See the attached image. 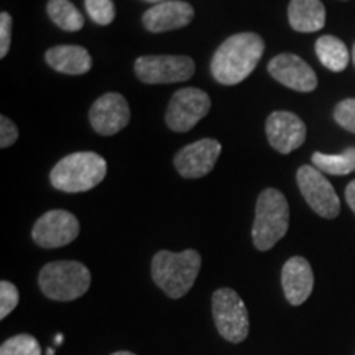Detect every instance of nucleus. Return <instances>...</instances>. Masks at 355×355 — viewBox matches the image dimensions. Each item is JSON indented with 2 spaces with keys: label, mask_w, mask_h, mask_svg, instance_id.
<instances>
[{
  "label": "nucleus",
  "mask_w": 355,
  "mask_h": 355,
  "mask_svg": "<svg viewBox=\"0 0 355 355\" xmlns=\"http://www.w3.org/2000/svg\"><path fill=\"white\" fill-rule=\"evenodd\" d=\"M265 51V42L257 33H237L217 48L211 73L217 83L235 86L254 73Z\"/></svg>",
  "instance_id": "obj_1"
},
{
  "label": "nucleus",
  "mask_w": 355,
  "mask_h": 355,
  "mask_svg": "<svg viewBox=\"0 0 355 355\" xmlns=\"http://www.w3.org/2000/svg\"><path fill=\"white\" fill-rule=\"evenodd\" d=\"M199 270H201V255L193 248L180 254L159 250L152 261L153 282L171 300H180L188 295L196 282Z\"/></svg>",
  "instance_id": "obj_2"
},
{
  "label": "nucleus",
  "mask_w": 355,
  "mask_h": 355,
  "mask_svg": "<svg viewBox=\"0 0 355 355\" xmlns=\"http://www.w3.org/2000/svg\"><path fill=\"white\" fill-rule=\"evenodd\" d=\"M107 175V162L94 152H78L56 163L50 173L53 188L63 193H84L96 188Z\"/></svg>",
  "instance_id": "obj_3"
},
{
  "label": "nucleus",
  "mask_w": 355,
  "mask_h": 355,
  "mask_svg": "<svg viewBox=\"0 0 355 355\" xmlns=\"http://www.w3.org/2000/svg\"><path fill=\"white\" fill-rule=\"evenodd\" d=\"M290 227V206L278 189L261 191L255 206L252 239L257 250L266 252L285 237Z\"/></svg>",
  "instance_id": "obj_4"
},
{
  "label": "nucleus",
  "mask_w": 355,
  "mask_h": 355,
  "mask_svg": "<svg viewBox=\"0 0 355 355\" xmlns=\"http://www.w3.org/2000/svg\"><path fill=\"white\" fill-rule=\"evenodd\" d=\"M40 290L53 301H73L91 286V272L81 261L60 260L46 263L38 275Z\"/></svg>",
  "instance_id": "obj_5"
},
{
  "label": "nucleus",
  "mask_w": 355,
  "mask_h": 355,
  "mask_svg": "<svg viewBox=\"0 0 355 355\" xmlns=\"http://www.w3.org/2000/svg\"><path fill=\"white\" fill-rule=\"evenodd\" d=\"M212 318L217 332L232 344H241L247 339L250 321L248 311L237 291L232 288H219L212 295Z\"/></svg>",
  "instance_id": "obj_6"
},
{
  "label": "nucleus",
  "mask_w": 355,
  "mask_h": 355,
  "mask_svg": "<svg viewBox=\"0 0 355 355\" xmlns=\"http://www.w3.org/2000/svg\"><path fill=\"white\" fill-rule=\"evenodd\" d=\"M194 61L189 56L155 55L140 56L135 61V74L146 84L183 83L194 74Z\"/></svg>",
  "instance_id": "obj_7"
},
{
  "label": "nucleus",
  "mask_w": 355,
  "mask_h": 355,
  "mask_svg": "<svg viewBox=\"0 0 355 355\" xmlns=\"http://www.w3.org/2000/svg\"><path fill=\"white\" fill-rule=\"evenodd\" d=\"M300 191L308 206L324 219H336L340 212V201L336 189L316 166H301L296 173Z\"/></svg>",
  "instance_id": "obj_8"
},
{
  "label": "nucleus",
  "mask_w": 355,
  "mask_h": 355,
  "mask_svg": "<svg viewBox=\"0 0 355 355\" xmlns=\"http://www.w3.org/2000/svg\"><path fill=\"white\" fill-rule=\"evenodd\" d=\"M211 109V97L198 87H184L173 94L166 110V123L173 132H189Z\"/></svg>",
  "instance_id": "obj_9"
},
{
  "label": "nucleus",
  "mask_w": 355,
  "mask_h": 355,
  "mask_svg": "<svg viewBox=\"0 0 355 355\" xmlns=\"http://www.w3.org/2000/svg\"><path fill=\"white\" fill-rule=\"evenodd\" d=\"M79 230L81 225L76 216L63 209H53L35 222L32 239L42 248H60L76 241Z\"/></svg>",
  "instance_id": "obj_10"
},
{
  "label": "nucleus",
  "mask_w": 355,
  "mask_h": 355,
  "mask_svg": "<svg viewBox=\"0 0 355 355\" xmlns=\"http://www.w3.org/2000/svg\"><path fill=\"white\" fill-rule=\"evenodd\" d=\"M128 121H130L128 102L117 92H107L101 96L89 110V122L92 128L105 137L123 130L128 125Z\"/></svg>",
  "instance_id": "obj_11"
},
{
  "label": "nucleus",
  "mask_w": 355,
  "mask_h": 355,
  "mask_svg": "<svg viewBox=\"0 0 355 355\" xmlns=\"http://www.w3.org/2000/svg\"><path fill=\"white\" fill-rule=\"evenodd\" d=\"M220 150V144L214 139H202L186 145L175 157L176 171L188 180L206 176L216 166Z\"/></svg>",
  "instance_id": "obj_12"
},
{
  "label": "nucleus",
  "mask_w": 355,
  "mask_h": 355,
  "mask_svg": "<svg viewBox=\"0 0 355 355\" xmlns=\"http://www.w3.org/2000/svg\"><path fill=\"white\" fill-rule=\"evenodd\" d=\"M266 139L275 150L288 155L300 148L306 140V125L296 114L278 110L266 119Z\"/></svg>",
  "instance_id": "obj_13"
},
{
  "label": "nucleus",
  "mask_w": 355,
  "mask_h": 355,
  "mask_svg": "<svg viewBox=\"0 0 355 355\" xmlns=\"http://www.w3.org/2000/svg\"><path fill=\"white\" fill-rule=\"evenodd\" d=\"M268 73L279 84L298 92H311L318 87V76L303 58L283 53L268 63Z\"/></svg>",
  "instance_id": "obj_14"
},
{
  "label": "nucleus",
  "mask_w": 355,
  "mask_h": 355,
  "mask_svg": "<svg viewBox=\"0 0 355 355\" xmlns=\"http://www.w3.org/2000/svg\"><path fill=\"white\" fill-rule=\"evenodd\" d=\"M194 17V8L183 0H168L148 8L141 17L145 28L152 33H163L183 28Z\"/></svg>",
  "instance_id": "obj_15"
},
{
  "label": "nucleus",
  "mask_w": 355,
  "mask_h": 355,
  "mask_svg": "<svg viewBox=\"0 0 355 355\" xmlns=\"http://www.w3.org/2000/svg\"><path fill=\"white\" fill-rule=\"evenodd\" d=\"M282 285L288 303L293 306L303 304L314 288V275L309 261L303 257H291L283 265Z\"/></svg>",
  "instance_id": "obj_16"
},
{
  "label": "nucleus",
  "mask_w": 355,
  "mask_h": 355,
  "mask_svg": "<svg viewBox=\"0 0 355 355\" xmlns=\"http://www.w3.org/2000/svg\"><path fill=\"white\" fill-rule=\"evenodd\" d=\"M44 60L58 73L71 74V76L86 74L92 68V58L89 51L78 44H60L50 48L44 55Z\"/></svg>",
  "instance_id": "obj_17"
},
{
  "label": "nucleus",
  "mask_w": 355,
  "mask_h": 355,
  "mask_svg": "<svg viewBox=\"0 0 355 355\" xmlns=\"http://www.w3.org/2000/svg\"><path fill=\"white\" fill-rule=\"evenodd\" d=\"M288 20L293 30L300 33H314L326 25V8L321 0H291Z\"/></svg>",
  "instance_id": "obj_18"
},
{
  "label": "nucleus",
  "mask_w": 355,
  "mask_h": 355,
  "mask_svg": "<svg viewBox=\"0 0 355 355\" xmlns=\"http://www.w3.org/2000/svg\"><path fill=\"white\" fill-rule=\"evenodd\" d=\"M316 55L322 66L329 71L340 73L347 68L349 64V50L343 40L332 37V35H324L316 42Z\"/></svg>",
  "instance_id": "obj_19"
},
{
  "label": "nucleus",
  "mask_w": 355,
  "mask_h": 355,
  "mask_svg": "<svg viewBox=\"0 0 355 355\" xmlns=\"http://www.w3.org/2000/svg\"><path fill=\"white\" fill-rule=\"evenodd\" d=\"M313 165L319 171L326 173V175H350V173L355 171V146H350V148L339 155H326L316 152L313 155Z\"/></svg>",
  "instance_id": "obj_20"
},
{
  "label": "nucleus",
  "mask_w": 355,
  "mask_h": 355,
  "mask_svg": "<svg viewBox=\"0 0 355 355\" xmlns=\"http://www.w3.org/2000/svg\"><path fill=\"white\" fill-rule=\"evenodd\" d=\"M46 12L55 25L64 32H79L84 26L83 13L69 0H50Z\"/></svg>",
  "instance_id": "obj_21"
},
{
  "label": "nucleus",
  "mask_w": 355,
  "mask_h": 355,
  "mask_svg": "<svg viewBox=\"0 0 355 355\" xmlns=\"http://www.w3.org/2000/svg\"><path fill=\"white\" fill-rule=\"evenodd\" d=\"M38 340L30 334H19L7 339L0 347V355H42Z\"/></svg>",
  "instance_id": "obj_22"
},
{
  "label": "nucleus",
  "mask_w": 355,
  "mask_h": 355,
  "mask_svg": "<svg viewBox=\"0 0 355 355\" xmlns=\"http://www.w3.org/2000/svg\"><path fill=\"white\" fill-rule=\"evenodd\" d=\"M87 15L97 25H109L115 19V7L112 0H84Z\"/></svg>",
  "instance_id": "obj_23"
},
{
  "label": "nucleus",
  "mask_w": 355,
  "mask_h": 355,
  "mask_svg": "<svg viewBox=\"0 0 355 355\" xmlns=\"http://www.w3.org/2000/svg\"><path fill=\"white\" fill-rule=\"evenodd\" d=\"M20 295L13 283L3 279L0 283V319H6L19 306Z\"/></svg>",
  "instance_id": "obj_24"
},
{
  "label": "nucleus",
  "mask_w": 355,
  "mask_h": 355,
  "mask_svg": "<svg viewBox=\"0 0 355 355\" xmlns=\"http://www.w3.org/2000/svg\"><path fill=\"white\" fill-rule=\"evenodd\" d=\"M334 119L347 132L355 133V99H344L336 105Z\"/></svg>",
  "instance_id": "obj_25"
},
{
  "label": "nucleus",
  "mask_w": 355,
  "mask_h": 355,
  "mask_svg": "<svg viewBox=\"0 0 355 355\" xmlns=\"http://www.w3.org/2000/svg\"><path fill=\"white\" fill-rule=\"evenodd\" d=\"M12 40V17L10 13H0V58H6L10 50Z\"/></svg>",
  "instance_id": "obj_26"
},
{
  "label": "nucleus",
  "mask_w": 355,
  "mask_h": 355,
  "mask_svg": "<svg viewBox=\"0 0 355 355\" xmlns=\"http://www.w3.org/2000/svg\"><path fill=\"white\" fill-rule=\"evenodd\" d=\"M17 139H19V128H17V125L10 119L2 115L0 117V146L2 148L12 146L17 141Z\"/></svg>",
  "instance_id": "obj_27"
},
{
  "label": "nucleus",
  "mask_w": 355,
  "mask_h": 355,
  "mask_svg": "<svg viewBox=\"0 0 355 355\" xmlns=\"http://www.w3.org/2000/svg\"><path fill=\"white\" fill-rule=\"evenodd\" d=\"M345 201H347L350 209H352L355 214V180L350 181L347 188H345Z\"/></svg>",
  "instance_id": "obj_28"
},
{
  "label": "nucleus",
  "mask_w": 355,
  "mask_h": 355,
  "mask_svg": "<svg viewBox=\"0 0 355 355\" xmlns=\"http://www.w3.org/2000/svg\"><path fill=\"white\" fill-rule=\"evenodd\" d=\"M112 355H137V354L128 352V350H119V352H114Z\"/></svg>",
  "instance_id": "obj_29"
},
{
  "label": "nucleus",
  "mask_w": 355,
  "mask_h": 355,
  "mask_svg": "<svg viewBox=\"0 0 355 355\" xmlns=\"http://www.w3.org/2000/svg\"><path fill=\"white\" fill-rule=\"evenodd\" d=\"M145 2L155 3V6H157V3H163V2H168V0H145Z\"/></svg>",
  "instance_id": "obj_30"
},
{
  "label": "nucleus",
  "mask_w": 355,
  "mask_h": 355,
  "mask_svg": "<svg viewBox=\"0 0 355 355\" xmlns=\"http://www.w3.org/2000/svg\"><path fill=\"white\" fill-rule=\"evenodd\" d=\"M352 60H354V64H355V44H354V50H352Z\"/></svg>",
  "instance_id": "obj_31"
},
{
  "label": "nucleus",
  "mask_w": 355,
  "mask_h": 355,
  "mask_svg": "<svg viewBox=\"0 0 355 355\" xmlns=\"http://www.w3.org/2000/svg\"><path fill=\"white\" fill-rule=\"evenodd\" d=\"M53 354H55V350H53V349L48 350V355H53Z\"/></svg>",
  "instance_id": "obj_32"
}]
</instances>
